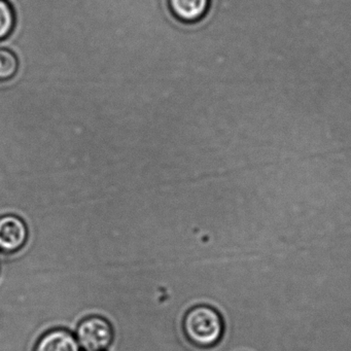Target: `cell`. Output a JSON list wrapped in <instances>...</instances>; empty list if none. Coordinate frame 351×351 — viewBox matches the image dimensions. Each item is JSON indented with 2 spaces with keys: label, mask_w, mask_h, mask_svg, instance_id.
I'll return each instance as SVG.
<instances>
[{
  "label": "cell",
  "mask_w": 351,
  "mask_h": 351,
  "mask_svg": "<svg viewBox=\"0 0 351 351\" xmlns=\"http://www.w3.org/2000/svg\"><path fill=\"white\" fill-rule=\"evenodd\" d=\"M182 326L186 339L200 348L215 346L223 334V318L217 310L206 305L189 310Z\"/></svg>",
  "instance_id": "1"
},
{
  "label": "cell",
  "mask_w": 351,
  "mask_h": 351,
  "mask_svg": "<svg viewBox=\"0 0 351 351\" xmlns=\"http://www.w3.org/2000/svg\"><path fill=\"white\" fill-rule=\"evenodd\" d=\"M77 340L85 351H106L114 341V330L106 318L90 316L77 326Z\"/></svg>",
  "instance_id": "2"
},
{
  "label": "cell",
  "mask_w": 351,
  "mask_h": 351,
  "mask_svg": "<svg viewBox=\"0 0 351 351\" xmlns=\"http://www.w3.org/2000/svg\"><path fill=\"white\" fill-rule=\"evenodd\" d=\"M28 239V228L23 219L16 215L0 217V252H19Z\"/></svg>",
  "instance_id": "3"
},
{
  "label": "cell",
  "mask_w": 351,
  "mask_h": 351,
  "mask_svg": "<svg viewBox=\"0 0 351 351\" xmlns=\"http://www.w3.org/2000/svg\"><path fill=\"white\" fill-rule=\"evenodd\" d=\"M211 0H168L172 15L186 24L202 21L210 9Z\"/></svg>",
  "instance_id": "4"
},
{
  "label": "cell",
  "mask_w": 351,
  "mask_h": 351,
  "mask_svg": "<svg viewBox=\"0 0 351 351\" xmlns=\"http://www.w3.org/2000/svg\"><path fill=\"white\" fill-rule=\"evenodd\" d=\"M34 351H81V346L71 332L55 328L40 337Z\"/></svg>",
  "instance_id": "5"
},
{
  "label": "cell",
  "mask_w": 351,
  "mask_h": 351,
  "mask_svg": "<svg viewBox=\"0 0 351 351\" xmlns=\"http://www.w3.org/2000/svg\"><path fill=\"white\" fill-rule=\"evenodd\" d=\"M19 69V61L15 53L0 48V82L9 81L15 77Z\"/></svg>",
  "instance_id": "6"
},
{
  "label": "cell",
  "mask_w": 351,
  "mask_h": 351,
  "mask_svg": "<svg viewBox=\"0 0 351 351\" xmlns=\"http://www.w3.org/2000/svg\"><path fill=\"white\" fill-rule=\"evenodd\" d=\"M16 16L8 0H0V40H5L15 27Z\"/></svg>",
  "instance_id": "7"
}]
</instances>
